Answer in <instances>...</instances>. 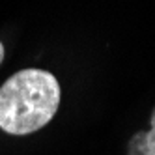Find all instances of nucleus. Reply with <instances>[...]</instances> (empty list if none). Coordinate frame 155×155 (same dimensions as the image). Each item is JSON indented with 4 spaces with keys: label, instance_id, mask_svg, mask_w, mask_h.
Listing matches in <instances>:
<instances>
[{
    "label": "nucleus",
    "instance_id": "nucleus-2",
    "mask_svg": "<svg viewBox=\"0 0 155 155\" xmlns=\"http://www.w3.org/2000/svg\"><path fill=\"white\" fill-rule=\"evenodd\" d=\"M129 155H155V108L151 112V129L140 131L127 144Z\"/></svg>",
    "mask_w": 155,
    "mask_h": 155
},
{
    "label": "nucleus",
    "instance_id": "nucleus-1",
    "mask_svg": "<svg viewBox=\"0 0 155 155\" xmlns=\"http://www.w3.org/2000/svg\"><path fill=\"white\" fill-rule=\"evenodd\" d=\"M60 105V84L43 69H23L0 88V129L30 135L45 127Z\"/></svg>",
    "mask_w": 155,
    "mask_h": 155
},
{
    "label": "nucleus",
    "instance_id": "nucleus-3",
    "mask_svg": "<svg viewBox=\"0 0 155 155\" xmlns=\"http://www.w3.org/2000/svg\"><path fill=\"white\" fill-rule=\"evenodd\" d=\"M2 60H4V45L0 43V64H2Z\"/></svg>",
    "mask_w": 155,
    "mask_h": 155
}]
</instances>
